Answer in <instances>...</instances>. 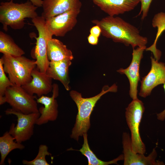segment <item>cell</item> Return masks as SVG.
<instances>
[{
    "instance_id": "6",
    "label": "cell",
    "mask_w": 165,
    "mask_h": 165,
    "mask_svg": "<svg viewBox=\"0 0 165 165\" xmlns=\"http://www.w3.org/2000/svg\"><path fill=\"white\" fill-rule=\"evenodd\" d=\"M35 96L31 95L22 86L14 85L7 88L1 105L7 102L12 108L25 114L39 112Z\"/></svg>"
},
{
    "instance_id": "22",
    "label": "cell",
    "mask_w": 165,
    "mask_h": 165,
    "mask_svg": "<svg viewBox=\"0 0 165 165\" xmlns=\"http://www.w3.org/2000/svg\"><path fill=\"white\" fill-rule=\"evenodd\" d=\"M0 52L15 57L23 56L24 51L14 42L9 35L0 31Z\"/></svg>"
},
{
    "instance_id": "13",
    "label": "cell",
    "mask_w": 165,
    "mask_h": 165,
    "mask_svg": "<svg viewBox=\"0 0 165 165\" xmlns=\"http://www.w3.org/2000/svg\"><path fill=\"white\" fill-rule=\"evenodd\" d=\"M51 97L43 95L37 99L38 103L43 105L40 107L39 112L40 116L37 120L36 124L41 125L48 122L54 121L57 119L58 115V105L56 98L58 96L59 88L57 84H53Z\"/></svg>"
},
{
    "instance_id": "4",
    "label": "cell",
    "mask_w": 165,
    "mask_h": 165,
    "mask_svg": "<svg viewBox=\"0 0 165 165\" xmlns=\"http://www.w3.org/2000/svg\"><path fill=\"white\" fill-rule=\"evenodd\" d=\"M0 59L5 72L13 85L22 86L31 80V72L36 67L35 60L7 54H3Z\"/></svg>"
},
{
    "instance_id": "26",
    "label": "cell",
    "mask_w": 165,
    "mask_h": 165,
    "mask_svg": "<svg viewBox=\"0 0 165 165\" xmlns=\"http://www.w3.org/2000/svg\"><path fill=\"white\" fill-rule=\"evenodd\" d=\"M90 34L94 35L98 38L100 37L101 34V30L100 27L97 25L92 27L90 29Z\"/></svg>"
},
{
    "instance_id": "28",
    "label": "cell",
    "mask_w": 165,
    "mask_h": 165,
    "mask_svg": "<svg viewBox=\"0 0 165 165\" xmlns=\"http://www.w3.org/2000/svg\"><path fill=\"white\" fill-rule=\"evenodd\" d=\"M163 88L165 93V83L163 86ZM157 117L158 120L163 121L165 119V109L162 112L157 114Z\"/></svg>"
},
{
    "instance_id": "11",
    "label": "cell",
    "mask_w": 165,
    "mask_h": 165,
    "mask_svg": "<svg viewBox=\"0 0 165 165\" xmlns=\"http://www.w3.org/2000/svg\"><path fill=\"white\" fill-rule=\"evenodd\" d=\"M151 68L148 74L141 81L139 95L145 98L149 96L157 86L165 83V64L150 57Z\"/></svg>"
},
{
    "instance_id": "10",
    "label": "cell",
    "mask_w": 165,
    "mask_h": 165,
    "mask_svg": "<svg viewBox=\"0 0 165 165\" xmlns=\"http://www.w3.org/2000/svg\"><path fill=\"white\" fill-rule=\"evenodd\" d=\"M124 165H163L164 163L156 160L157 153L155 148L147 156L136 153L133 150L131 138L128 133L124 132L122 135Z\"/></svg>"
},
{
    "instance_id": "16",
    "label": "cell",
    "mask_w": 165,
    "mask_h": 165,
    "mask_svg": "<svg viewBox=\"0 0 165 165\" xmlns=\"http://www.w3.org/2000/svg\"><path fill=\"white\" fill-rule=\"evenodd\" d=\"M81 6L79 0H43L41 16L46 20Z\"/></svg>"
},
{
    "instance_id": "2",
    "label": "cell",
    "mask_w": 165,
    "mask_h": 165,
    "mask_svg": "<svg viewBox=\"0 0 165 165\" xmlns=\"http://www.w3.org/2000/svg\"><path fill=\"white\" fill-rule=\"evenodd\" d=\"M117 89L116 84L110 87L105 85L100 93L89 98L83 97L81 93L76 90L70 91V96L76 104L78 110L71 138L78 141L80 136L87 133L90 127V116L97 101L105 94L109 92H116Z\"/></svg>"
},
{
    "instance_id": "3",
    "label": "cell",
    "mask_w": 165,
    "mask_h": 165,
    "mask_svg": "<svg viewBox=\"0 0 165 165\" xmlns=\"http://www.w3.org/2000/svg\"><path fill=\"white\" fill-rule=\"evenodd\" d=\"M38 8L29 0L21 3H15L13 0L1 2L0 22L3 29L7 31L8 26L14 30L22 29L25 25L26 18L32 19L38 16Z\"/></svg>"
},
{
    "instance_id": "12",
    "label": "cell",
    "mask_w": 165,
    "mask_h": 165,
    "mask_svg": "<svg viewBox=\"0 0 165 165\" xmlns=\"http://www.w3.org/2000/svg\"><path fill=\"white\" fill-rule=\"evenodd\" d=\"M146 46L137 47L133 49L131 61L126 68H120L117 72L121 74L125 75L128 79L130 84L129 95L132 100L138 98V86L140 80L139 68L141 61L143 57Z\"/></svg>"
},
{
    "instance_id": "5",
    "label": "cell",
    "mask_w": 165,
    "mask_h": 165,
    "mask_svg": "<svg viewBox=\"0 0 165 165\" xmlns=\"http://www.w3.org/2000/svg\"><path fill=\"white\" fill-rule=\"evenodd\" d=\"M145 111L144 104L138 98L132 100L126 108L125 118L131 132L133 150L136 153L144 154L146 147L141 138L139 126Z\"/></svg>"
},
{
    "instance_id": "20",
    "label": "cell",
    "mask_w": 165,
    "mask_h": 165,
    "mask_svg": "<svg viewBox=\"0 0 165 165\" xmlns=\"http://www.w3.org/2000/svg\"><path fill=\"white\" fill-rule=\"evenodd\" d=\"M152 25L154 28H157L156 36L153 44L146 48V51H150L153 54L154 58L159 61L161 55V52L156 48L157 41L162 33L165 31V13L161 12L156 14L152 21Z\"/></svg>"
},
{
    "instance_id": "27",
    "label": "cell",
    "mask_w": 165,
    "mask_h": 165,
    "mask_svg": "<svg viewBox=\"0 0 165 165\" xmlns=\"http://www.w3.org/2000/svg\"><path fill=\"white\" fill-rule=\"evenodd\" d=\"M87 40L88 42L93 45H97L98 42V38L90 34L88 36Z\"/></svg>"
},
{
    "instance_id": "18",
    "label": "cell",
    "mask_w": 165,
    "mask_h": 165,
    "mask_svg": "<svg viewBox=\"0 0 165 165\" xmlns=\"http://www.w3.org/2000/svg\"><path fill=\"white\" fill-rule=\"evenodd\" d=\"M47 54L50 61L72 60L74 57L72 51L58 39H50L47 45Z\"/></svg>"
},
{
    "instance_id": "21",
    "label": "cell",
    "mask_w": 165,
    "mask_h": 165,
    "mask_svg": "<svg viewBox=\"0 0 165 165\" xmlns=\"http://www.w3.org/2000/svg\"><path fill=\"white\" fill-rule=\"evenodd\" d=\"M84 142L81 148L77 151H79L85 156L88 161V165H108L112 164H118L117 162L124 160L123 154H121L117 158L109 161H104L98 158L91 150L89 146L87 133L83 135Z\"/></svg>"
},
{
    "instance_id": "14",
    "label": "cell",
    "mask_w": 165,
    "mask_h": 165,
    "mask_svg": "<svg viewBox=\"0 0 165 165\" xmlns=\"http://www.w3.org/2000/svg\"><path fill=\"white\" fill-rule=\"evenodd\" d=\"M31 75V80L22 86L30 94H36L40 97L52 91V79L46 73L40 72L36 67L32 70Z\"/></svg>"
},
{
    "instance_id": "29",
    "label": "cell",
    "mask_w": 165,
    "mask_h": 165,
    "mask_svg": "<svg viewBox=\"0 0 165 165\" xmlns=\"http://www.w3.org/2000/svg\"><path fill=\"white\" fill-rule=\"evenodd\" d=\"M35 6L42 7L43 0H29Z\"/></svg>"
},
{
    "instance_id": "9",
    "label": "cell",
    "mask_w": 165,
    "mask_h": 165,
    "mask_svg": "<svg viewBox=\"0 0 165 165\" xmlns=\"http://www.w3.org/2000/svg\"><path fill=\"white\" fill-rule=\"evenodd\" d=\"M80 8L73 9L46 20V25L50 34L53 36H65L76 24Z\"/></svg>"
},
{
    "instance_id": "15",
    "label": "cell",
    "mask_w": 165,
    "mask_h": 165,
    "mask_svg": "<svg viewBox=\"0 0 165 165\" xmlns=\"http://www.w3.org/2000/svg\"><path fill=\"white\" fill-rule=\"evenodd\" d=\"M110 16H115L133 10L139 0H90Z\"/></svg>"
},
{
    "instance_id": "24",
    "label": "cell",
    "mask_w": 165,
    "mask_h": 165,
    "mask_svg": "<svg viewBox=\"0 0 165 165\" xmlns=\"http://www.w3.org/2000/svg\"><path fill=\"white\" fill-rule=\"evenodd\" d=\"M14 85L6 75L2 61L0 59V103L2 101L8 87Z\"/></svg>"
},
{
    "instance_id": "1",
    "label": "cell",
    "mask_w": 165,
    "mask_h": 165,
    "mask_svg": "<svg viewBox=\"0 0 165 165\" xmlns=\"http://www.w3.org/2000/svg\"><path fill=\"white\" fill-rule=\"evenodd\" d=\"M92 22L100 27L103 36L126 46L130 45L133 49L148 43L147 38L141 35L137 28L120 17L108 16Z\"/></svg>"
},
{
    "instance_id": "8",
    "label": "cell",
    "mask_w": 165,
    "mask_h": 165,
    "mask_svg": "<svg viewBox=\"0 0 165 165\" xmlns=\"http://www.w3.org/2000/svg\"><path fill=\"white\" fill-rule=\"evenodd\" d=\"M5 112L6 115H13L17 117V124L12 123L8 131L15 141L22 143L30 139L33 134L34 125L40 116L39 112L25 114L12 108L7 109Z\"/></svg>"
},
{
    "instance_id": "23",
    "label": "cell",
    "mask_w": 165,
    "mask_h": 165,
    "mask_svg": "<svg viewBox=\"0 0 165 165\" xmlns=\"http://www.w3.org/2000/svg\"><path fill=\"white\" fill-rule=\"evenodd\" d=\"M50 153L48 151V147L45 145H41L39 147L38 153L34 159L31 161L23 160L22 163L26 165H49L46 160V156Z\"/></svg>"
},
{
    "instance_id": "7",
    "label": "cell",
    "mask_w": 165,
    "mask_h": 165,
    "mask_svg": "<svg viewBox=\"0 0 165 165\" xmlns=\"http://www.w3.org/2000/svg\"><path fill=\"white\" fill-rule=\"evenodd\" d=\"M38 32L36 38V45L33 56L35 59L37 68L41 72L46 73L50 61L47 54V45L49 40L52 38L46 25V20L41 16H38L31 20Z\"/></svg>"
},
{
    "instance_id": "17",
    "label": "cell",
    "mask_w": 165,
    "mask_h": 165,
    "mask_svg": "<svg viewBox=\"0 0 165 165\" xmlns=\"http://www.w3.org/2000/svg\"><path fill=\"white\" fill-rule=\"evenodd\" d=\"M71 64L72 62L69 60L50 61L46 73L52 79L59 81L68 91L70 89L68 69Z\"/></svg>"
},
{
    "instance_id": "25",
    "label": "cell",
    "mask_w": 165,
    "mask_h": 165,
    "mask_svg": "<svg viewBox=\"0 0 165 165\" xmlns=\"http://www.w3.org/2000/svg\"><path fill=\"white\" fill-rule=\"evenodd\" d=\"M141 3L140 11L138 15L142 14L141 19H144L147 16L151 4L152 0H139Z\"/></svg>"
},
{
    "instance_id": "30",
    "label": "cell",
    "mask_w": 165,
    "mask_h": 165,
    "mask_svg": "<svg viewBox=\"0 0 165 165\" xmlns=\"http://www.w3.org/2000/svg\"><path fill=\"white\" fill-rule=\"evenodd\" d=\"M7 0V1H11V0Z\"/></svg>"
},
{
    "instance_id": "19",
    "label": "cell",
    "mask_w": 165,
    "mask_h": 165,
    "mask_svg": "<svg viewBox=\"0 0 165 165\" xmlns=\"http://www.w3.org/2000/svg\"><path fill=\"white\" fill-rule=\"evenodd\" d=\"M15 138L9 132L6 131L0 137V153L1 161L0 165L5 164V159L8 154L15 149H23L25 146L20 143L15 141Z\"/></svg>"
}]
</instances>
